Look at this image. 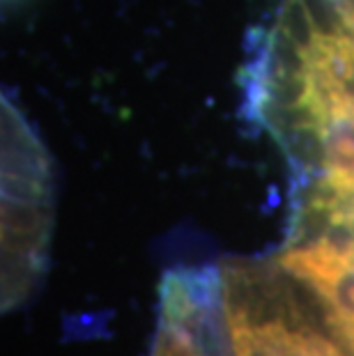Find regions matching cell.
I'll list each match as a JSON object with an SVG mask.
<instances>
[{
    "label": "cell",
    "instance_id": "cell-2",
    "mask_svg": "<svg viewBox=\"0 0 354 356\" xmlns=\"http://www.w3.org/2000/svg\"><path fill=\"white\" fill-rule=\"evenodd\" d=\"M3 147V260L5 306L28 292L37 276L49 239V168L40 143L5 106Z\"/></svg>",
    "mask_w": 354,
    "mask_h": 356
},
{
    "label": "cell",
    "instance_id": "cell-1",
    "mask_svg": "<svg viewBox=\"0 0 354 356\" xmlns=\"http://www.w3.org/2000/svg\"><path fill=\"white\" fill-rule=\"evenodd\" d=\"M218 297L232 356H348L322 331L329 327L318 297L278 260L228 264Z\"/></svg>",
    "mask_w": 354,
    "mask_h": 356
}]
</instances>
